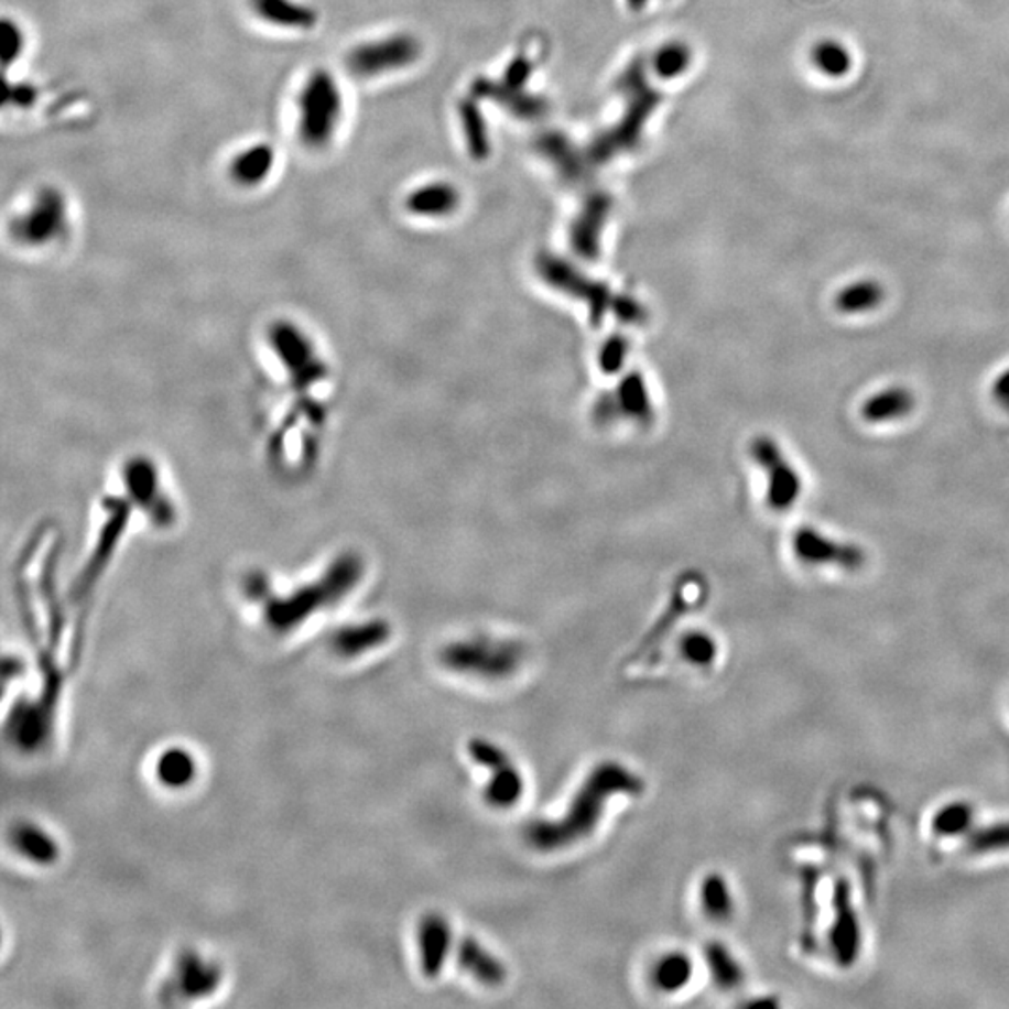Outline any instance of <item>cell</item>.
Instances as JSON below:
<instances>
[{
  "label": "cell",
  "instance_id": "cell-7",
  "mask_svg": "<svg viewBox=\"0 0 1009 1009\" xmlns=\"http://www.w3.org/2000/svg\"><path fill=\"white\" fill-rule=\"evenodd\" d=\"M419 56L421 44L417 37L412 34H391L351 47L346 55V66L356 77L370 79L408 68L417 62Z\"/></svg>",
  "mask_w": 1009,
  "mask_h": 1009
},
{
  "label": "cell",
  "instance_id": "cell-22",
  "mask_svg": "<svg viewBox=\"0 0 1009 1009\" xmlns=\"http://www.w3.org/2000/svg\"><path fill=\"white\" fill-rule=\"evenodd\" d=\"M474 93L477 96H485V98L496 99L498 104L507 107L512 115H517L520 118H539L544 115L546 111V104L542 99L535 98V96H528V94H522V88H514L511 85H507L505 80L501 83H492V80H477L474 85Z\"/></svg>",
  "mask_w": 1009,
  "mask_h": 1009
},
{
  "label": "cell",
  "instance_id": "cell-28",
  "mask_svg": "<svg viewBox=\"0 0 1009 1009\" xmlns=\"http://www.w3.org/2000/svg\"><path fill=\"white\" fill-rule=\"evenodd\" d=\"M705 961H707L708 973L713 976L714 984L718 985L720 989L731 991L745 981V970L726 944L718 941L708 942L705 946Z\"/></svg>",
  "mask_w": 1009,
  "mask_h": 1009
},
{
  "label": "cell",
  "instance_id": "cell-29",
  "mask_svg": "<svg viewBox=\"0 0 1009 1009\" xmlns=\"http://www.w3.org/2000/svg\"><path fill=\"white\" fill-rule=\"evenodd\" d=\"M694 976V963L683 952H673L657 961L651 973L654 987L662 992H679Z\"/></svg>",
  "mask_w": 1009,
  "mask_h": 1009
},
{
  "label": "cell",
  "instance_id": "cell-38",
  "mask_svg": "<svg viewBox=\"0 0 1009 1009\" xmlns=\"http://www.w3.org/2000/svg\"><path fill=\"white\" fill-rule=\"evenodd\" d=\"M468 753L475 763L485 767L488 772L512 763L511 756L503 748H499L496 742H490L488 739L469 740Z\"/></svg>",
  "mask_w": 1009,
  "mask_h": 1009
},
{
  "label": "cell",
  "instance_id": "cell-12",
  "mask_svg": "<svg viewBox=\"0 0 1009 1009\" xmlns=\"http://www.w3.org/2000/svg\"><path fill=\"white\" fill-rule=\"evenodd\" d=\"M705 595H707L705 579L699 578V574H684L683 578L679 579L677 585H675V592L671 595L664 614L657 621V625L647 632L645 640L641 641V645L638 647L636 657H641L647 651H651L660 640H664L665 634L677 625L681 617L690 614L692 609L697 608L705 600Z\"/></svg>",
  "mask_w": 1009,
  "mask_h": 1009
},
{
  "label": "cell",
  "instance_id": "cell-6",
  "mask_svg": "<svg viewBox=\"0 0 1009 1009\" xmlns=\"http://www.w3.org/2000/svg\"><path fill=\"white\" fill-rule=\"evenodd\" d=\"M68 217V198L64 192L55 185H44L31 206L13 221L12 232L23 246H50L66 232Z\"/></svg>",
  "mask_w": 1009,
  "mask_h": 1009
},
{
  "label": "cell",
  "instance_id": "cell-40",
  "mask_svg": "<svg viewBox=\"0 0 1009 1009\" xmlns=\"http://www.w3.org/2000/svg\"><path fill=\"white\" fill-rule=\"evenodd\" d=\"M968 844L976 853L1009 849V823H1000V825L987 826V828L974 832Z\"/></svg>",
  "mask_w": 1009,
  "mask_h": 1009
},
{
  "label": "cell",
  "instance_id": "cell-5",
  "mask_svg": "<svg viewBox=\"0 0 1009 1009\" xmlns=\"http://www.w3.org/2000/svg\"><path fill=\"white\" fill-rule=\"evenodd\" d=\"M619 90L627 99V111L616 130L604 133L592 147V160L604 163L614 155L634 149L640 142L641 131L647 118L651 117L654 107L660 104L659 94L647 85L645 72L640 62L632 64L619 80Z\"/></svg>",
  "mask_w": 1009,
  "mask_h": 1009
},
{
  "label": "cell",
  "instance_id": "cell-43",
  "mask_svg": "<svg viewBox=\"0 0 1009 1009\" xmlns=\"http://www.w3.org/2000/svg\"><path fill=\"white\" fill-rule=\"evenodd\" d=\"M992 394L1000 404H1009V370L998 376L997 382L992 386Z\"/></svg>",
  "mask_w": 1009,
  "mask_h": 1009
},
{
  "label": "cell",
  "instance_id": "cell-34",
  "mask_svg": "<svg viewBox=\"0 0 1009 1009\" xmlns=\"http://www.w3.org/2000/svg\"><path fill=\"white\" fill-rule=\"evenodd\" d=\"M690 62H692V53H690L688 47L675 42V44L664 45L657 53L653 66L660 77L671 79V77H679V75L684 74L688 69Z\"/></svg>",
  "mask_w": 1009,
  "mask_h": 1009
},
{
  "label": "cell",
  "instance_id": "cell-24",
  "mask_svg": "<svg viewBox=\"0 0 1009 1009\" xmlns=\"http://www.w3.org/2000/svg\"><path fill=\"white\" fill-rule=\"evenodd\" d=\"M525 791L523 775L517 769V764L509 763L490 772L487 788H485V801L488 806L496 810H509L517 806Z\"/></svg>",
  "mask_w": 1009,
  "mask_h": 1009
},
{
  "label": "cell",
  "instance_id": "cell-2",
  "mask_svg": "<svg viewBox=\"0 0 1009 1009\" xmlns=\"http://www.w3.org/2000/svg\"><path fill=\"white\" fill-rule=\"evenodd\" d=\"M536 273L550 289L557 290L576 302L584 303L593 326H603L604 318L614 314L617 321L627 326H643L647 322L645 305L636 297L616 294L608 284L587 278L576 265L561 257L544 252L536 259Z\"/></svg>",
  "mask_w": 1009,
  "mask_h": 1009
},
{
  "label": "cell",
  "instance_id": "cell-11",
  "mask_svg": "<svg viewBox=\"0 0 1009 1009\" xmlns=\"http://www.w3.org/2000/svg\"><path fill=\"white\" fill-rule=\"evenodd\" d=\"M793 552L807 565H832L845 571H858L866 563V555L856 544L828 539L815 528L796 530L793 536Z\"/></svg>",
  "mask_w": 1009,
  "mask_h": 1009
},
{
  "label": "cell",
  "instance_id": "cell-44",
  "mask_svg": "<svg viewBox=\"0 0 1009 1009\" xmlns=\"http://www.w3.org/2000/svg\"><path fill=\"white\" fill-rule=\"evenodd\" d=\"M647 2H649V0H628V4H630L632 10H641V7H645Z\"/></svg>",
  "mask_w": 1009,
  "mask_h": 1009
},
{
  "label": "cell",
  "instance_id": "cell-18",
  "mask_svg": "<svg viewBox=\"0 0 1009 1009\" xmlns=\"http://www.w3.org/2000/svg\"><path fill=\"white\" fill-rule=\"evenodd\" d=\"M278 152L268 142H254L241 150L228 165V174L240 187H259L275 169Z\"/></svg>",
  "mask_w": 1009,
  "mask_h": 1009
},
{
  "label": "cell",
  "instance_id": "cell-30",
  "mask_svg": "<svg viewBox=\"0 0 1009 1009\" xmlns=\"http://www.w3.org/2000/svg\"><path fill=\"white\" fill-rule=\"evenodd\" d=\"M699 901L703 911L714 922H726L735 911V899L727 880L720 874H710L702 880Z\"/></svg>",
  "mask_w": 1009,
  "mask_h": 1009
},
{
  "label": "cell",
  "instance_id": "cell-3",
  "mask_svg": "<svg viewBox=\"0 0 1009 1009\" xmlns=\"http://www.w3.org/2000/svg\"><path fill=\"white\" fill-rule=\"evenodd\" d=\"M345 98L339 79L329 69L311 72L297 94V135L311 150H324L339 131Z\"/></svg>",
  "mask_w": 1009,
  "mask_h": 1009
},
{
  "label": "cell",
  "instance_id": "cell-26",
  "mask_svg": "<svg viewBox=\"0 0 1009 1009\" xmlns=\"http://www.w3.org/2000/svg\"><path fill=\"white\" fill-rule=\"evenodd\" d=\"M197 761L192 751L184 748H169L161 753L155 763V775L165 788L184 789L195 780Z\"/></svg>",
  "mask_w": 1009,
  "mask_h": 1009
},
{
  "label": "cell",
  "instance_id": "cell-20",
  "mask_svg": "<svg viewBox=\"0 0 1009 1009\" xmlns=\"http://www.w3.org/2000/svg\"><path fill=\"white\" fill-rule=\"evenodd\" d=\"M389 638H391V625L382 619H376V621L343 628L333 638V647L340 657L351 659V657H359L370 649L383 645Z\"/></svg>",
  "mask_w": 1009,
  "mask_h": 1009
},
{
  "label": "cell",
  "instance_id": "cell-1",
  "mask_svg": "<svg viewBox=\"0 0 1009 1009\" xmlns=\"http://www.w3.org/2000/svg\"><path fill=\"white\" fill-rule=\"evenodd\" d=\"M643 791L645 782L640 775L617 761H604L587 774L565 813L560 818L536 821L525 832V839L541 853L568 849L592 836L609 799L619 794L638 796Z\"/></svg>",
  "mask_w": 1009,
  "mask_h": 1009
},
{
  "label": "cell",
  "instance_id": "cell-31",
  "mask_svg": "<svg viewBox=\"0 0 1009 1009\" xmlns=\"http://www.w3.org/2000/svg\"><path fill=\"white\" fill-rule=\"evenodd\" d=\"M812 62L817 72L832 79L844 77L853 68V56L849 50L836 40H821L813 45Z\"/></svg>",
  "mask_w": 1009,
  "mask_h": 1009
},
{
  "label": "cell",
  "instance_id": "cell-23",
  "mask_svg": "<svg viewBox=\"0 0 1009 1009\" xmlns=\"http://www.w3.org/2000/svg\"><path fill=\"white\" fill-rule=\"evenodd\" d=\"M460 204V195L449 184H428L417 187L406 198V208L413 216L445 217L451 216Z\"/></svg>",
  "mask_w": 1009,
  "mask_h": 1009
},
{
  "label": "cell",
  "instance_id": "cell-10",
  "mask_svg": "<svg viewBox=\"0 0 1009 1009\" xmlns=\"http://www.w3.org/2000/svg\"><path fill=\"white\" fill-rule=\"evenodd\" d=\"M750 455L767 474V505L775 512L789 511L801 498L802 479L782 447L770 436H757L751 440Z\"/></svg>",
  "mask_w": 1009,
  "mask_h": 1009
},
{
  "label": "cell",
  "instance_id": "cell-17",
  "mask_svg": "<svg viewBox=\"0 0 1009 1009\" xmlns=\"http://www.w3.org/2000/svg\"><path fill=\"white\" fill-rule=\"evenodd\" d=\"M456 961L464 973L485 987H501L507 981L503 961L474 936H464L456 946Z\"/></svg>",
  "mask_w": 1009,
  "mask_h": 1009
},
{
  "label": "cell",
  "instance_id": "cell-32",
  "mask_svg": "<svg viewBox=\"0 0 1009 1009\" xmlns=\"http://www.w3.org/2000/svg\"><path fill=\"white\" fill-rule=\"evenodd\" d=\"M542 154L549 155V160L554 161L560 173L565 176L566 180L584 178V165H582V160L578 155L574 154L573 147L560 135H549L542 139L541 144H539Z\"/></svg>",
  "mask_w": 1009,
  "mask_h": 1009
},
{
  "label": "cell",
  "instance_id": "cell-21",
  "mask_svg": "<svg viewBox=\"0 0 1009 1009\" xmlns=\"http://www.w3.org/2000/svg\"><path fill=\"white\" fill-rule=\"evenodd\" d=\"M914 404H916L914 394L907 388L896 386V388L882 389L879 393L871 394L868 401L861 404L860 415L871 425L890 423V421L907 417L914 410Z\"/></svg>",
  "mask_w": 1009,
  "mask_h": 1009
},
{
  "label": "cell",
  "instance_id": "cell-36",
  "mask_svg": "<svg viewBox=\"0 0 1009 1009\" xmlns=\"http://www.w3.org/2000/svg\"><path fill=\"white\" fill-rule=\"evenodd\" d=\"M462 122L466 126V135H468L469 150L477 160H482L488 154L487 126L482 122L479 111L474 104L460 105Z\"/></svg>",
  "mask_w": 1009,
  "mask_h": 1009
},
{
  "label": "cell",
  "instance_id": "cell-41",
  "mask_svg": "<svg viewBox=\"0 0 1009 1009\" xmlns=\"http://www.w3.org/2000/svg\"><path fill=\"white\" fill-rule=\"evenodd\" d=\"M37 90L34 85H29V83H8L7 85V99L4 104L13 105L18 109H26V107H32L36 104Z\"/></svg>",
  "mask_w": 1009,
  "mask_h": 1009
},
{
  "label": "cell",
  "instance_id": "cell-8",
  "mask_svg": "<svg viewBox=\"0 0 1009 1009\" xmlns=\"http://www.w3.org/2000/svg\"><path fill=\"white\" fill-rule=\"evenodd\" d=\"M592 415L598 426L616 425L619 421L653 425L657 412L645 378L640 372L625 376L616 389L598 394Z\"/></svg>",
  "mask_w": 1009,
  "mask_h": 1009
},
{
  "label": "cell",
  "instance_id": "cell-19",
  "mask_svg": "<svg viewBox=\"0 0 1009 1009\" xmlns=\"http://www.w3.org/2000/svg\"><path fill=\"white\" fill-rule=\"evenodd\" d=\"M176 981L182 997H208L209 992L216 991L217 985L221 981V974L217 966L189 952L178 959Z\"/></svg>",
  "mask_w": 1009,
  "mask_h": 1009
},
{
  "label": "cell",
  "instance_id": "cell-9",
  "mask_svg": "<svg viewBox=\"0 0 1009 1009\" xmlns=\"http://www.w3.org/2000/svg\"><path fill=\"white\" fill-rule=\"evenodd\" d=\"M359 576H361V566H359L357 560H350L345 573H335L332 579L311 585V587H305L302 593H296L292 597L271 604V608H268V621H271V625H275L278 628H283V630L284 628L296 627L297 622H302L303 617H307L311 611L322 608V604L333 603L335 598H339L340 595L350 592Z\"/></svg>",
  "mask_w": 1009,
  "mask_h": 1009
},
{
  "label": "cell",
  "instance_id": "cell-42",
  "mask_svg": "<svg viewBox=\"0 0 1009 1009\" xmlns=\"http://www.w3.org/2000/svg\"><path fill=\"white\" fill-rule=\"evenodd\" d=\"M531 75V62L525 58V56H518L512 61L511 66L507 69L505 74V83L511 85L514 88H523L525 80Z\"/></svg>",
  "mask_w": 1009,
  "mask_h": 1009
},
{
  "label": "cell",
  "instance_id": "cell-37",
  "mask_svg": "<svg viewBox=\"0 0 1009 1009\" xmlns=\"http://www.w3.org/2000/svg\"><path fill=\"white\" fill-rule=\"evenodd\" d=\"M628 356H630V340L621 333L611 335L598 351L600 370L606 375H616L627 364Z\"/></svg>",
  "mask_w": 1009,
  "mask_h": 1009
},
{
  "label": "cell",
  "instance_id": "cell-4",
  "mask_svg": "<svg viewBox=\"0 0 1009 1009\" xmlns=\"http://www.w3.org/2000/svg\"><path fill=\"white\" fill-rule=\"evenodd\" d=\"M440 660L447 670L471 677L507 679L522 668L525 647L522 641L474 636L451 641L442 649Z\"/></svg>",
  "mask_w": 1009,
  "mask_h": 1009
},
{
  "label": "cell",
  "instance_id": "cell-25",
  "mask_svg": "<svg viewBox=\"0 0 1009 1009\" xmlns=\"http://www.w3.org/2000/svg\"><path fill=\"white\" fill-rule=\"evenodd\" d=\"M13 847L21 855L42 866H50L58 858V847L55 839L40 826L32 823H21L12 832Z\"/></svg>",
  "mask_w": 1009,
  "mask_h": 1009
},
{
  "label": "cell",
  "instance_id": "cell-35",
  "mask_svg": "<svg viewBox=\"0 0 1009 1009\" xmlns=\"http://www.w3.org/2000/svg\"><path fill=\"white\" fill-rule=\"evenodd\" d=\"M970 825H973V810L963 802L944 807L936 813L935 821H933V828L941 836H957L968 831Z\"/></svg>",
  "mask_w": 1009,
  "mask_h": 1009
},
{
  "label": "cell",
  "instance_id": "cell-13",
  "mask_svg": "<svg viewBox=\"0 0 1009 1009\" xmlns=\"http://www.w3.org/2000/svg\"><path fill=\"white\" fill-rule=\"evenodd\" d=\"M609 211L611 198L604 193H597L585 200L584 208L571 227V246L582 259L597 260L600 257V243Z\"/></svg>",
  "mask_w": 1009,
  "mask_h": 1009
},
{
  "label": "cell",
  "instance_id": "cell-16",
  "mask_svg": "<svg viewBox=\"0 0 1009 1009\" xmlns=\"http://www.w3.org/2000/svg\"><path fill=\"white\" fill-rule=\"evenodd\" d=\"M251 12L265 25L284 31H313L318 12L303 0H247Z\"/></svg>",
  "mask_w": 1009,
  "mask_h": 1009
},
{
  "label": "cell",
  "instance_id": "cell-39",
  "mask_svg": "<svg viewBox=\"0 0 1009 1009\" xmlns=\"http://www.w3.org/2000/svg\"><path fill=\"white\" fill-rule=\"evenodd\" d=\"M0 32H2V66L10 68L25 51V32L19 26L18 21H12V19L2 21Z\"/></svg>",
  "mask_w": 1009,
  "mask_h": 1009
},
{
  "label": "cell",
  "instance_id": "cell-14",
  "mask_svg": "<svg viewBox=\"0 0 1009 1009\" xmlns=\"http://www.w3.org/2000/svg\"><path fill=\"white\" fill-rule=\"evenodd\" d=\"M834 911L836 920L832 927V948L839 965L850 966L860 954V927L850 903L849 882L845 879H837L834 885Z\"/></svg>",
  "mask_w": 1009,
  "mask_h": 1009
},
{
  "label": "cell",
  "instance_id": "cell-27",
  "mask_svg": "<svg viewBox=\"0 0 1009 1009\" xmlns=\"http://www.w3.org/2000/svg\"><path fill=\"white\" fill-rule=\"evenodd\" d=\"M885 286L875 279H861L837 292L834 305L844 314L869 313L885 302Z\"/></svg>",
  "mask_w": 1009,
  "mask_h": 1009
},
{
  "label": "cell",
  "instance_id": "cell-15",
  "mask_svg": "<svg viewBox=\"0 0 1009 1009\" xmlns=\"http://www.w3.org/2000/svg\"><path fill=\"white\" fill-rule=\"evenodd\" d=\"M453 944V930L447 918L428 912L417 925L419 965L426 978H436L444 970Z\"/></svg>",
  "mask_w": 1009,
  "mask_h": 1009
},
{
  "label": "cell",
  "instance_id": "cell-33",
  "mask_svg": "<svg viewBox=\"0 0 1009 1009\" xmlns=\"http://www.w3.org/2000/svg\"><path fill=\"white\" fill-rule=\"evenodd\" d=\"M679 649H681V654H683V659L686 662L699 665V668L713 664L716 657H718V643H716L713 636L708 634V632H703V630H690V632H686L681 638Z\"/></svg>",
  "mask_w": 1009,
  "mask_h": 1009
}]
</instances>
